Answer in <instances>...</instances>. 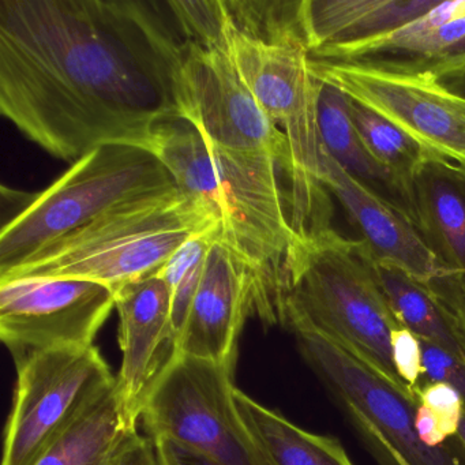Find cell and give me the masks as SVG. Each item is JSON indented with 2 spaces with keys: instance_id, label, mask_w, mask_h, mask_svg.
Wrapping results in <instances>:
<instances>
[{
  "instance_id": "cell-1",
  "label": "cell",
  "mask_w": 465,
  "mask_h": 465,
  "mask_svg": "<svg viewBox=\"0 0 465 465\" xmlns=\"http://www.w3.org/2000/svg\"><path fill=\"white\" fill-rule=\"evenodd\" d=\"M183 42L171 2L0 0V113L66 162L149 151L184 118Z\"/></svg>"
},
{
  "instance_id": "cell-2",
  "label": "cell",
  "mask_w": 465,
  "mask_h": 465,
  "mask_svg": "<svg viewBox=\"0 0 465 465\" xmlns=\"http://www.w3.org/2000/svg\"><path fill=\"white\" fill-rule=\"evenodd\" d=\"M149 151L167 167L179 189L203 203L230 247L257 280L255 315L276 326L282 317V282L296 233L282 164L269 154L220 148L184 118L157 129Z\"/></svg>"
},
{
  "instance_id": "cell-3",
  "label": "cell",
  "mask_w": 465,
  "mask_h": 465,
  "mask_svg": "<svg viewBox=\"0 0 465 465\" xmlns=\"http://www.w3.org/2000/svg\"><path fill=\"white\" fill-rule=\"evenodd\" d=\"M220 28L242 80L287 140L296 233L331 228V193L322 182L321 83L312 73L296 15L276 10L254 25L241 26L231 20L220 0Z\"/></svg>"
},
{
  "instance_id": "cell-4",
  "label": "cell",
  "mask_w": 465,
  "mask_h": 465,
  "mask_svg": "<svg viewBox=\"0 0 465 465\" xmlns=\"http://www.w3.org/2000/svg\"><path fill=\"white\" fill-rule=\"evenodd\" d=\"M282 326L323 337L418 400L397 374L391 334L404 328L378 284L361 241L334 228L298 233L284 263Z\"/></svg>"
},
{
  "instance_id": "cell-5",
  "label": "cell",
  "mask_w": 465,
  "mask_h": 465,
  "mask_svg": "<svg viewBox=\"0 0 465 465\" xmlns=\"http://www.w3.org/2000/svg\"><path fill=\"white\" fill-rule=\"evenodd\" d=\"M217 227L203 203L179 187L121 203L24 261L0 282L78 279L114 291L159 273L198 233Z\"/></svg>"
},
{
  "instance_id": "cell-6",
  "label": "cell",
  "mask_w": 465,
  "mask_h": 465,
  "mask_svg": "<svg viewBox=\"0 0 465 465\" xmlns=\"http://www.w3.org/2000/svg\"><path fill=\"white\" fill-rule=\"evenodd\" d=\"M175 187L170 171L148 149L104 145L89 152L4 225L0 276L115 206Z\"/></svg>"
},
{
  "instance_id": "cell-7",
  "label": "cell",
  "mask_w": 465,
  "mask_h": 465,
  "mask_svg": "<svg viewBox=\"0 0 465 465\" xmlns=\"http://www.w3.org/2000/svg\"><path fill=\"white\" fill-rule=\"evenodd\" d=\"M179 18L184 35V119L220 148L273 156L288 178L291 160L287 140L263 113L225 48L220 28V0L183 2Z\"/></svg>"
},
{
  "instance_id": "cell-8",
  "label": "cell",
  "mask_w": 465,
  "mask_h": 465,
  "mask_svg": "<svg viewBox=\"0 0 465 465\" xmlns=\"http://www.w3.org/2000/svg\"><path fill=\"white\" fill-rule=\"evenodd\" d=\"M293 334L302 358L381 465H465V449L456 437L440 446L420 440L418 400L334 342L317 334Z\"/></svg>"
},
{
  "instance_id": "cell-9",
  "label": "cell",
  "mask_w": 465,
  "mask_h": 465,
  "mask_svg": "<svg viewBox=\"0 0 465 465\" xmlns=\"http://www.w3.org/2000/svg\"><path fill=\"white\" fill-rule=\"evenodd\" d=\"M235 366L179 355L143 408L146 435L167 437L222 465H272L235 401Z\"/></svg>"
},
{
  "instance_id": "cell-10",
  "label": "cell",
  "mask_w": 465,
  "mask_h": 465,
  "mask_svg": "<svg viewBox=\"0 0 465 465\" xmlns=\"http://www.w3.org/2000/svg\"><path fill=\"white\" fill-rule=\"evenodd\" d=\"M321 83L399 127L438 162L465 175V97L431 73L391 62L312 59Z\"/></svg>"
},
{
  "instance_id": "cell-11",
  "label": "cell",
  "mask_w": 465,
  "mask_h": 465,
  "mask_svg": "<svg viewBox=\"0 0 465 465\" xmlns=\"http://www.w3.org/2000/svg\"><path fill=\"white\" fill-rule=\"evenodd\" d=\"M15 369L2 465L34 464L116 383L94 344L36 352L17 361Z\"/></svg>"
},
{
  "instance_id": "cell-12",
  "label": "cell",
  "mask_w": 465,
  "mask_h": 465,
  "mask_svg": "<svg viewBox=\"0 0 465 465\" xmlns=\"http://www.w3.org/2000/svg\"><path fill=\"white\" fill-rule=\"evenodd\" d=\"M115 309V291L78 279L0 282V339L15 363L43 351L88 347Z\"/></svg>"
},
{
  "instance_id": "cell-13",
  "label": "cell",
  "mask_w": 465,
  "mask_h": 465,
  "mask_svg": "<svg viewBox=\"0 0 465 465\" xmlns=\"http://www.w3.org/2000/svg\"><path fill=\"white\" fill-rule=\"evenodd\" d=\"M255 303L254 273L217 236L176 345L179 355L235 366L239 337Z\"/></svg>"
},
{
  "instance_id": "cell-14",
  "label": "cell",
  "mask_w": 465,
  "mask_h": 465,
  "mask_svg": "<svg viewBox=\"0 0 465 465\" xmlns=\"http://www.w3.org/2000/svg\"><path fill=\"white\" fill-rule=\"evenodd\" d=\"M115 310L122 350L116 382L140 420L149 394L178 353L170 287L160 273L135 280L115 291Z\"/></svg>"
},
{
  "instance_id": "cell-15",
  "label": "cell",
  "mask_w": 465,
  "mask_h": 465,
  "mask_svg": "<svg viewBox=\"0 0 465 465\" xmlns=\"http://www.w3.org/2000/svg\"><path fill=\"white\" fill-rule=\"evenodd\" d=\"M322 182L378 265L399 269L423 285L448 271L401 212L352 178L323 148Z\"/></svg>"
},
{
  "instance_id": "cell-16",
  "label": "cell",
  "mask_w": 465,
  "mask_h": 465,
  "mask_svg": "<svg viewBox=\"0 0 465 465\" xmlns=\"http://www.w3.org/2000/svg\"><path fill=\"white\" fill-rule=\"evenodd\" d=\"M438 0H303L299 31L310 58L391 34L434 9Z\"/></svg>"
},
{
  "instance_id": "cell-17",
  "label": "cell",
  "mask_w": 465,
  "mask_h": 465,
  "mask_svg": "<svg viewBox=\"0 0 465 465\" xmlns=\"http://www.w3.org/2000/svg\"><path fill=\"white\" fill-rule=\"evenodd\" d=\"M465 39V0L440 2L423 17L391 34L342 45L312 56L315 61H380L420 64L442 58Z\"/></svg>"
},
{
  "instance_id": "cell-18",
  "label": "cell",
  "mask_w": 465,
  "mask_h": 465,
  "mask_svg": "<svg viewBox=\"0 0 465 465\" xmlns=\"http://www.w3.org/2000/svg\"><path fill=\"white\" fill-rule=\"evenodd\" d=\"M318 121L322 148L331 159L352 178L401 212L418 230L412 184L401 181L369 153L351 119L348 97L328 84L321 83Z\"/></svg>"
},
{
  "instance_id": "cell-19",
  "label": "cell",
  "mask_w": 465,
  "mask_h": 465,
  "mask_svg": "<svg viewBox=\"0 0 465 465\" xmlns=\"http://www.w3.org/2000/svg\"><path fill=\"white\" fill-rule=\"evenodd\" d=\"M465 182L451 165L432 160L412 181L418 231L448 271H465Z\"/></svg>"
},
{
  "instance_id": "cell-20",
  "label": "cell",
  "mask_w": 465,
  "mask_h": 465,
  "mask_svg": "<svg viewBox=\"0 0 465 465\" xmlns=\"http://www.w3.org/2000/svg\"><path fill=\"white\" fill-rule=\"evenodd\" d=\"M138 421L116 382L32 465H115Z\"/></svg>"
},
{
  "instance_id": "cell-21",
  "label": "cell",
  "mask_w": 465,
  "mask_h": 465,
  "mask_svg": "<svg viewBox=\"0 0 465 465\" xmlns=\"http://www.w3.org/2000/svg\"><path fill=\"white\" fill-rule=\"evenodd\" d=\"M244 423L272 465H355L337 438L314 434L235 389Z\"/></svg>"
},
{
  "instance_id": "cell-22",
  "label": "cell",
  "mask_w": 465,
  "mask_h": 465,
  "mask_svg": "<svg viewBox=\"0 0 465 465\" xmlns=\"http://www.w3.org/2000/svg\"><path fill=\"white\" fill-rule=\"evenodd\" d=\"M374 262V260H372ZM375 276L399 322L418 339L440 345L465 359V347L426 285L399 269L374 262Z\"/></svg>"
},
{
  "instance_id": "cell-23",
  "label": "cell",
  "mask_w": 465,
  "mask_h": 465,
  "mask_svg": "<svg viewBox=\"0 0 465 465\" xmlns=\"http://www.w3.org/2000/svg\"><path fill=\"white\" fill-rule=\"evenodd\" d=\"M348 111L369 153L401 181L412 184L416 173L427 163L437 160L399 127L363 105L348 99Z\"/></svg>"
},
{
  "instance_id": "cell-24",
  "label": "cell",
  "mask_w": 465,
  "mask_h": 465,
  "mask_svg": "<svg viewBox=\"0 0 465 465\" xmlns=\"http://www.w3.org/2000/svg\"><path fill=\"white\" fill-rule=\"evenodd\" d=\"M219 232L217 227L198 233L183 244L159 272L171 291L173 301V325L176 334V345L197 293L205 269L206 257Z\"/></svg>"
},
{
  "instance_id": "cell-25",
  "label": "cell",
  "mask_w": 465,
  "mask_h": 465,
  "mask_svg": "<svg viewBox=\"0 0 465 465\" xmlns=\"http://www.w3.org/2000/svg\"><path fill=\"white\" fill-rule=\"evenodd\" d=\"M419 341H420L424 370L420 388L427 383H445L461 396L465 410V359L426 340L419 339Z\"/></svg>"
},
{
  "instance_id": "cell-26",
  "label": "cell",
  "mask_w": 465,
  "mask_h": 465,
  "mask_svg": "<svg viewBox=\"0 0 465 465\" xmlns=\"http://www.w3.org/2000/svg\"><path fill=\"white\" fill-rule=\"evenodd\" d=\"M426 287L442 307L465 347V271H446Z\"/></svg>"
},
{
  "instance_id": "cell-27",
  "label": "cell",
  "mask_w": 465,
  "mask_h": 465,
  "mask_svg": "<svg viewBox=\"0 0 465 465\" xmlns=\"http://www.w3.org/2000/svg\"><path fill=\"white\" fill-rule=\"evenodd\" d=\"M419 404L430 408L440 421L446 437H456L460 418L464 411L461 396L445 383H427L415 391Z\"/></svg>"
},
{
  "instance_id": "cell-28",
  "label": "cell",
  "mask_w": 465,
  "mask_h": 465,
  "mask_svg": "<svg viewBox=\"0 0 465 465\" xmlns=\"http://www.w3.org/2000/svg\"><path fill=\"white\" fill-rule=\"evenodd\" d=\"M391 351L397 374L415 394L424 377L420 341L412 331L401 328L391 334Z\"/></svg>"
},
{
  "instance_id": "cell-29",
  "label": "cell",
  "mask_w": 465,
  "mask_h": 465,
  "mask_svg": "<svg viewBox=\"0 0 465 465\" xmlns=\"http://www.w3.org/2000/svg\"><path fill=\"white\" fill-rule=\"evenodd\" d=\"M160 465H222L201 451L167 437L153 438Z\"/></svg>"
},
{
  "instance_id": "cell-30",
  "label": "cell",
  "mask_w": 465,
  "mask_h": 465,
  "mask_svg": "<svg viewBox=\"0 0 465 465\" xmlns=\"http://www.w3.org/2000/svg\"><path fill=\"white\" fill-rule=\"evenodd\" d=\"M115 465H160L152 438L137 432L122 449Z\"/></svg>"
},
{
  "instance_id": "cell-31",
  "label": "cell",
  "mask_w": 465,
  "mask_h": 465,
  "mask_svg": "<svg viewBox=\"0 0 465 465\" xmlns=\"http://www.w3.org/2000/svg\"><path fill=\"white\" fill-rule=\"evenodd\" d=\"M415 426L419 437L426 445L440 446L443 445L446 440H450L443 432L437 415L424 405L419 404L418 410H416Z\"/></svg>"
},
{
  "instance_id": "cell-32",
  "label": "cell",
  "mask_w": 465,
  "mask_h": 465,
  "mask_svg": "<svg viewBox=\"0 0 465 465\" xmlns=\"http://www.w3.org/2000/svg\"><path fill=\"white\" fill-rule=\"evenodd\" d=\"M426 72L431 73L449 91L465 97V62L464 64H454V66L426 70Z\"/></svg>"
},
{
  "instance_id": "cell-33",
  "label": "cell",
  "mask_w": 465,
  "mask_h": 465,
  "mask_svg": "<svg viewBox=\"0 0 465 465\" xmlns=\"http://www.w3.org/2000/svg\"><path fill=\"white\" fill-rule=\"evenodd\" d=\"M465 62V39L454 45L449 53H446L442 58L435 59V61L427 62L420 64H400V66L411 67V69L418 70H432L440 69V67L454 66V64H464Z\"/></svg>"
},
{
  "instance_id": "cell-34",
  "label": "cell",
  "mask_w": 465,
  "mask_h": 465,
  "mask_svg": "<svg viewBox=\"0 0 465 465\" xmlns=\"http://www.w3.org/2000/svg\"><path fill=\"white\" fill-rule=\"evenodd\" d=\"M457 440L461 442L462 448L465 449V410L462 411L461 418H460L459 429L456 434Z\"/></svg>"
}]
</instances>
